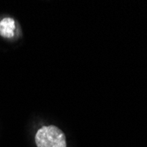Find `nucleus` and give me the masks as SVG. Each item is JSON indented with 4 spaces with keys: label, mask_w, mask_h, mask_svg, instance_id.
<instances>
[{
    "label": "nucleus",
    "mask_w": 147,
    "mask_h": 147,
    "mask_svg": "<svg viewBox=\"0 0 147 147\" xmlns=\"http://www.w3.org/2000/svg\"><path fill=\"white\" fill-rule=\"evenodd\" d=\"M16 23L14 20L6 17L0 21V35L5 38H11L14 36Z\"/></svg>",
    "instance_id": "f03ea898"
},
{
    "label": "nucleus",
    "mask_w": 147,
    "mask_h": 147,
    "mask_svg": "<svg viewBox=\"0 0 147 147\" xmlns=\"http://www.w3.org/2000/svg\"><path fill=\"white\" fill-rule=\"evenodd\" d=\"M37 147H66L63 132L56 126H43L35 135Z\"/></svg>",
    "instance_id": "f257e3e1"
}]
</instances>
